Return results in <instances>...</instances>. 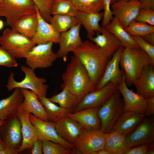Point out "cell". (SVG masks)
I'll list each match as a JSON object with an SVG mask.
<instances>
[{"label":"cell","mask_w":154,"mask_h":154,"mask_svg":"<svg viewBox=\"0 0 154 154\" xmlns=\"http://www.w3.org/2000/svg\"><path fill=\"white\" fill-rule=\"evenodd\" d=\"M124 47L121 46L113 55L106 65L101 80L96 85V90H99L110 82L119 84L122 80L123 74L120 68L119 62Z\"/></svg>","instance_id":"cell-16"},{"label":"cell","mask_w":154,"mask_h":154,"mask_svg":"<svg viewBox=\"0 0 154 154\" xmlns=\"http://www.w3.org/2000/svg\"><path fill=\"white\" fill-rule=\"evenodd\" d=\"M125 30L131 35L143 37L154 33V26L146 23L133 21L127 27Z\"/></svg>","instance_id":"cell-36"},{"label":"cell","mask_w":154,"mask_h":154,"mask_svg":"<svg viewBox=\"0 0 154 154\" xmlns=\"http://www.w3.org/2000/svg\"><path fill=\"white\" fill-rule=\"evenodd\" d=\"M24 96L19 108L31 114L38 118L50 121L45 109L39 100L38 96L30 90L21 88Z\"/></svg>","instance_id":"cell-25"},{"label":"cell","mask_w":154,"mask_h":154,"mask_svg":"<svg viewBox=\"0 0 154 154\" xmlns=\"http://www.w3.org/2000/svg\"><path fill=\"white\" fill-rule=\"evenodd\" d=\"M77 10L85 12L98 13L104 9L103 0H73Z\"/></svg>","instance_id":"cell-35"},{"label":"cell","mask_w":154,"mask_h":154,"mask_svg":"<svg viewBox=\"0 0 154 154\" xmlns=\"http://www.w3.org/2000/svg\"><path fill=\"white\" fill-rule=\"evenodd\" d=\"M144 113L124 111L114 124L112 131L126 136L146 117Z\"/></svg>","instance_id":"cell-23"},{"label":"cell","mask_w":154,"mask_h":154,"mask_svg":"<svg viewBox=\"0 0 154 154\" xmlns=\"http://www.w3.org/2000/svg\"><path fill=\"white\" fill-rule=\"evenodd\" d=\"M29 114L20 108L18 110L17 116L21 123L22 137L21 143L18 149L19 153L31 149L33 143L38 139L36 129L30 120Z\"/></svg>","instance_id":"cell-18"},{"label":"cell","mask_w":154,"mask_h":154,"mask_svg":"<svg viewBox=\"0 0 154 154\" xmlns=\"http://www.w3.org/2000/svg\"><path fill=\"white\" fill-rule=\"evenodd\" d=\"M125 81L124 76L118 85V90L123 97L124 112L131 111L144 113L147 106V101L141 95L129 89Z\"/></svg>","instance_id":"cell-17"},{"label":"cell","mask_w":154,"mask_h":154,"mask_svg":"<svg viewBox=\"0 0 154 154\" xmlns=\"http://www.w3.org/2000/svg\"><path fill=\"white\" fill-rule=\"evenodd\" d=\"M52 42L38 44L28 53L25 58L27 66L34 70L37 68H46L52 66L58 58L53 51Z\"/></svg>","instance_id":"cell-8"},{"label":"cell","mask_w":154,"mask_h":154,"mask_svg":"<svg viewBox=\"0 0 154 154\" xmlns=\"http://www.w3.org/2000/svg\"><path fill=\"white\" fill-rule=\"evenodd\" d=\"M7 146L0 136V151L6 148Z\"/></svg>","instance_id":"cell-51"},{"label":"cell","mask_w":154,"mask_h":154,"mask_svg":"<svg viewBox=\"0 0 154 154\" xmlns=\"http://www.w3.org/2000/svg\"><path fill=\"white\" fill-rule=\"evenodd\" d=\"M38 19L37 12L20 18L11 26L14 31L32 38L37 27Z\"/></svg>","instance_id":"cell-29"},{"label":"cell","mask_w":154,"mask_h":154,"mask_svg":"<svg viewBox=\"0 0 154 154\" xmlns=\"http://www.w3.org/2000/svg\"><path fill=\"white\" fill-rule=\"evenodd\" d=\"M21 69L25 74L24 78L21 81H17L14 78L15 74L10 73L6 88L9 92L15 88L29 90L36 94L38 97H46L48 86L46 84V79L37 76L34 70L25 65H21Z\"/></svg>","instance_id":"cell-5"},{"label":"cell","mask_w":154,"mask_h":154,"mask_svg":"<svg viewBox=\"0 0 154 154\" xmlns=\"http://www.w3.org/2000/svg\"><path fill=\"white\" fill-rule=\"evenodd\" d=\"M38 97L45 109L49 121L56 122L70 112L68 109L57 106L46 97Z\"/></svg>","instance_id":"cell-32"},{"label":"cell","mask_w":154,"mask_h":154,"mask_svg":"<svg viewBox=\"0 0 154 154\" xmlns=\"http://www.w3.org/2000/svg\"><path fill=\"white\" fill-rule=\"evenodd\" d=\"M98 154H114L113 152L105 148L98 151Z\"/></svg>","instance_id":"cell-50"},{"label":"cell","mask_w":154,"mask_h":154,"mask_svg":"<svg viewBox=\"0 0 154 154\" xmlns=\"http://www.w3.org/2000/svg\"><path fill=\"white\" fill-rule=\"evenodd\" d=\"M72 52L84 66L96 86L110 58L98 46L90 40L83 42Z\"/></svg>","instance_id":"cell-2"},{"label":"cell","mask_w":154,"mask_h":154,"mask_svg":"<svg viewBox=\"0 0 154 154\" xmlns=\"http://www.w3.org/2000/svg\"><path fill=\"white\" fill-rule=\"evenodd\" d=\"M4 121L0 119V127L4 123Z\"/></svg>","instance_id":"cell-53"},{"label":"cell","mask_w":154,"mask_h":154,"mask_svg":"<svg viewBox=\"0 0 154 154\" xmlns=\"http://www.w3.org/2000/svg\"><path fill=\"white\" fill-rule=\"evenodd\" d=\"M81 25L79 23L67 31L60 33L59 48L56 52L58 58L67 61V55L82 42L80 35Z\"/></svg>","instance_id":"cell-15"},{"label":"cell","mask_w":154,"mask_h":154,"mask_svg":"<svg viewBox=\"0 0 154 154\" xmlns=\"http://www.w3.org/2000/svg\"><path fill=\"white\" fill-rule=\"evenodd\" d=\"M149 144H143L129 148L123 154H146Z\"/></svg>","instance_id":"cell-43"},{"label":"cell","mask_w":154,"mask_h":154,"mask_svg":"<svg viewBox=\"0 0 154 154\" xmlns=\"http://www.w3.org/2000/svg\"><path fill=\"white\" fill-rule=\"evenodd\" d=\"M36 13L32 0H3L0 2V17L5 18V25L11 27L25 16Z\"/></svg>","instance_id":"cell-7"},{"label":"cell","mask_w":154,"mask_h":154,"mask_svg":"<svg viewBox=\"0 0 154 154\" xmlns=\"http://www.w3.org/2000/svg\"><path fill=\"white\" fill-rule=\"evenodd\" d=\"M38 9L40 13L44 19L47 22L51 16L50 7L54 0H32Z\"/></svg>","instance_id":"cell-39"},{"label":"cell","mask_w":154,"mask_h":154,"mask_svg":"<svg viewBox=\"0 0 154 154\" xmlns=\"http://www.w3.org/2000/svg\"><path fill=\"white\" fill-rule=\"evenodd\" d=\"M36 10L38 24L36 32L32 38L33 42L37 44L51 41L55 44H58L60 33L57 32L50 23L44 19L36 7Z\"/></svg>","instance_id":"cell-22"},{"label":"cell","mask_w":154,"mask_h":154,"mask_svg":"<svg viewBox=\"0 0 154 154\" xmlns=\"http://www.w3.org/2000/svg\"><path fill=\"white\" fill-rule=\"evenodd\" d=\"M36 44L32 38L6 28L0 35V45L13 54L16 58H25Z\"/></svg>","instance_id":"cell-6"},{"label":"cell","mask_w":154,"mask_h":154,"mask_svg":"<svg viewBox=\"0 0 154 154\" xmlns=\"http://www.w3.org/2000/svg\"><path fill=\"white\" fill-rule=\"evenodd\" d=\"M99 108H85L73 113L69 112L66 116L79 123L84 129L100 130L101 123L98 114Z\"/></svg>","instance_id":"cell-21"},{"label":"cell","mask_w":154,"mask_h":154,"mask_svg":"<svg viewBox=\"0 0 154 154\" xmlns=\"http://www.w3.org/2000/svg\"><path fill=\"white\" fill-rule=\"evenodd\" d=\"M31 153L32 154L43 153L42 140L38 139L33 143L31 148Z\"/></svg>","instance_id":"cell-44"},{"label":"cell","mask_w":154,"mask_h":154,"mask_svg":"<svg viewBox=\"0 0 154 154\" xmlns=\"http://www.w3.org/2000/svg\"><path fill=\"white\" fill-rule=\"evenodd\" d=\"M118 85L110 82L101 88L87 93L75 108V112L86 108L100 107L118 89Z\"/></svg>","instance_id":"cell-10"},{"label":"cell","mask_w":154,"mask_h":154,"mask_svg":"<svg viewBox=\"0 0 154 154\" xmlns=\"http://www.w3.org/2000/svg\"><path fill=\"white\" fill-rule=\"evenodd\" d=\"M151 116H146L126 136L129 148L154 141V120Z\"/></svg>","instance_id":"cell-11"},{"label":"cell","mask_w":154,"mask_h":154,"mask_svg":"<svg viewBox=\"0 0 154 154\" xmlns=\"http://www.w3.org/2000/svg\"><path fill=\"white\" fill-rule=\"evenodd\" d=\"M104 11L102 21V27H105L113 18V14L110 8L111 0H103Z\"/></svg>","instance_id":"cell-42"},{"label":"cell","mask_w":154,"mask_h":154,"mask_svg":"<svg viewBox=\"0 0 154 154\" xmlns=\"http://www.w3.org/2000/svg\"><path fill=\"white\" fill-rule=\"evenodd\" d=\"M55 123L59 136L65 141L74 145L84 129L79 123L67 116Z\"/></svg>","instance_id":"cell-19"},{"label":"cell","mask_w":154,"mask_h":154,"mask_svg":"<svg viewBox=\"0 0 154 154\" xmlns=\"http://www.w3.org/2000/svg\"><path fill=\"white\" fill-rule=\"evenodd\" d=\"M112 11L125 28L134 21L140 9L138 0H117L111 4Z\"/></svg>","instance_id":"cell-12"},{"label":"cell","mask_w":154,"mask_h":154,"mask_svg":"<svg viewBox=\"0 0 154 154\" xmlns=\"http://www.w3.org/2000/svg\"><path fill=\"white\" fill-rule=\"evenodd\" d=\"M104 13H93L77 10L75 17L78 22L86 30L89 39L94 37L95 33H100L101 27L100 21L103 19Z\"/></svg>","instance_id":"cell-27"},{"label":"cell","mask_w":154,"mask_h":154,"mask_svg":"<svg viewBox=\"0 0 154 154\" xmlns=\"http://www.w3.org/2000/svg\"><path fill=\"white\" fill-rule=\"evenodd\" d=\"M66 0L69 1H72L73 0Z\"/></svg>","instance_id":"cell-55"},{"label":"cell","mask_w":154,"mask_h":154,"mask_svg":"<svg viewBox=\"0 0 154 154\" xmlns=\"http://www.w3.org/2000/svg\"><path fill=\"white\" fill-rule=\"evenodd\" d=\"M29 118L36 129L38 139L51 141L71 148H74L73 144L66 142L59 136L56 130L55 122L41 120L31 113Z\"/></svg>","instance_id":"cell-14"},{"label":"cell","mask_w":154,"mask_h":154,"mask_svg":"<svg viewBox=\"0 0 154 154\" xmlns=\"http://www.w3.org/2000/svg\"><path fill=\"white\" fill-rule=\"evenodd\" d=\"M0 136L7 147L19 149L22 135L21 123L17 116L4 121L0 127Z\"/></svg>","instance_id":"cell-13"},{"label":"cell","mask_w":154,"mask_h":154,"mask_svg":"<svg viewBox=\"0 0 154 154\" xmlns=\"http://www.w3.org/2000/svg\"><path fill=\"white\" fill-rule=\"evenodd\" d=\"M105 28L118 38L124 48H139L131 36L122 26L116 16L113 17Z\"/></svg>","instance_id":"cell-28"},{"label":"cell","mask_w":154,"mask_h":154,"mask_svg":"<svg viewBox=\"0 0 154 154\" xmlns=\"http://www.w3.org/2000/svg\"><path fill=\"white\" fill-rule=\"evenodd\" d=\"M48 22L59 33L66 31L79 23L75 16L65 15L51 16Z\"/></svg>","instance_id":"cell-31"},{"label":"cell","mask_w":154,"mask_h":154,"mask_svg":"<svg viewBox=\"0 0 154 154\" xmlns=\"http://www.w3.org/2000/svg\"><path fill=\"white\" fill-rule=\"evenodd\" d=\"M3 0H0V2L2 1Z\"/></svg>","instance_id":"cell-57"},{"label":"cell","mask_w":154,"mask_h":154,"mask_svg":"<svg viewBox=\"0 0 154 154\" xmlns=\"http://www.w3.org/2000/svg\"><path fill=\"white\" fill-rule=\"evenodd\" d=\"M77 9L72 1L54 0L51 5V15H65L75 16Z\"/></svg>","instance_id":"cell-34"},{"label":"cell","mask_w":154,"mask_h":154,"mask_svg":"<svg viewBox=\"0 0 154 154\" xmlns=\"http://www.w3.org/2000/svg\"><path fill=\"white\" fill-rule=\"evenodd\" d=\"M23 100L21 89H14L9 96L0 100V119L4 121L17 116Z\"/></svg>","instance_id":"cell-20"},{"label":"cell","mask_w":154,"mask_h":154,"mask_svg":"<svg viewBox=\"0 0 154 154\" xmlns=\"http://www.w3.org/2000/svg\"><path fill=\"white\" fill-rule=\"evenodd\" d=\"M140 9H149L154 10V0H138Z\"/></svg>","instance_id":"cell-46"},{"label":"cell","mask_w":154,"mask_h":154,"mask_svg":"<svg viewBox=\"0 0 154 154\" xmlns=\"http://www.w3.org/2000/svg\"><path fill=\"white\" fill-rule=\"evenodd\" d=\"M147 106L144 114L145 116H152L154 114V96L147 99Z\"/></svg>","instance_id":"cell-45"},{"label":"cell","mask_w":154,"mask_h":154,"mask_svg":"<svg viewBox=\"0 0 154 154\" xmlns=\"http://www.w3.org/2000/svg\"><path fill=\"white\" fill-rule=\"evenodd\" d=\"M154 66L150 64L145 66L140 76L133 84L136 93L146 99L154 96Z\"/></svg>","instance_id":"cell-26"},{"label":"cell","mask_w":154,"mask_h":154,"mask_svg":"<svg viewBox=\"0 0 154 154\" xmlns=\"http://www.w3.org/2000/svg\"><path fill=\"white\" fill-rule=\"evenodd\" d=\"M62 89L66 88L77 98L79 103L86 94L96 89L87 70L80 61L72 56L62 76Z\"/></svg>","instance_id":"cell-1"},{"label":"cell","mask_w":154,"mask_h":154,"mask_svg":"<svg viewBox=\"0 0 154 154\" xmlns=\"http://www.w3.org/2000/svg\"><path fill=\"white\" fill-rule=\"evenodd\" d=\"M106 134L100 130L84 129L74 144L75 148L83 154H90L104 148Z\"/></svg>","instance_id":"cell-9"},{"label":"cell","mask_w":154,"mask_h":154,"mask_svg":"<svg viewBox=\"0 0 154 154\" xmlns=\"http://www.w3.org/2000/svg\"><path fill=\"white\" fill-rule=\"evenodd\" d=\"M14 55L3 47L0 46V66L16 67L18 64Z\"/></svg>","instance_id":"cell-38"},{"label":"cell","mask_w":154,"mask_h":154,"mask_svg":"<svg viewBox=\"0 0 154 154\" xmlns=\"http://www.w3.org/2000/svg\"><path fill=\"white\" fill-rule=\"evenodd\" d=\"M117 0H111V4L116 1Z\"/></svg>","instance_id":"cell-54"},{"label":"cell","mask_w":154,"mask_h":154,"mask_svg":"<svg viewBox=\"0 0 154 154\" xmlns=\"http://www.w3.org/2000/svg\"><path fill=\"white\" fill-rule=\"evenodd\" d=\"M154 154V142L149 144V147L146 154Z\"/></svg>","instance_id":"cell-49"},{"label":"cell","mask_w":154,"mask_h":154,"mask_svg":"<svg viewBox=\"0 0 154 154\" xmlns=\"http://www.w3.org/2000/svg\"><path fill=\"white\" fill-rule=\"evenodd\" d=\"M134 21L142 22L154 25V10L149 9H140Z\"/></svg>","instance_id":"cell-41"},{"label":"cell","mask_w":154,"mask_h":154,"mask_svg":"<svg viewBox=\"0 0 154 154\" xmlns=\"http://www.w3.org/2000/svg\"><path fill=\"white\" fill-rule=\"evenodd\" d=\"M141 37L147 42L154 45V33L148 34Z\"/></svg>","instance_id":"cell-48"},{"label":"cell","mask_w":154,"mask_h":154,"mask_svg":"<svg viewBox=\"0 0 154 154\" xmlns=\"http://www.w3.org/2000/svg\"><path fill=\"white\" fill-rule=\"evenodd\" d=\"M122 0L127 1H129V0Z\"/></svg>","instance_id":"cell-56"},{"label":"cell","mask_w":154,"mask_h":154,"mask_svg":"<svg viewBox=\"0 0 154 154\" xmlns=\"http://www.w3.org/2000/svg\"><path fill=\"white\" fill-rule=\"evenodd\" d=\"M89 40L98 46L110 59L112 56L121 46L120 41L105 27H101L100 33Z\"/></svg>","instance_id":"cell-24"},{"label":"cell","mask_w":154,"mask_h":154,"mask_svg":"<svg viewBox=\"0 0 154 154\" xmlns=\"http://www.w3.org/2000/svg\"><path fill=\"white\" fill-rule=\"evenodd\" d=\"M42 141L43 153L44 154H71L76 153L75 148H69L50 141Z\"/></svg>","instance_id":"cell-37"},{"label":"cell","mask_w":154,"mask_h":154,"mask_svg":"<svg viewBox=\"0 0 154 154\" xmlns=\"http://www.w3.org/2000/svg\"><path fill=\"white\" fill-rule=\"evenodd\" d=\"M150 64H152L150 58L140 48H124L119 65L127 86L133 85L140 76L144 68Z\"/></svg>","instance_id":"cell-3"},{"label":"cell","mask_w":154,"mask_h":154,"mask_svg":"<svg viewBox=\"0 0 154 154\" xmlns=\"http://www.w3.org/2000/svg\"><path fill=\"white\" fill-rule=\"evenodd\" d=\"M62 90L60 92L49 99L53 102L58 104L60 106L67 109L70 111L75 109L79 103L77 98L66 88Z\"/></svg>","instance_id":"cell-33"},{"label":"cell","mask_w":154,"mask_h":154,"mask_svg":"<svg viewBox=\"0 0 154 154\" xmlns=\"http://www.w3.org/2000/svg\"><path fill=\"white\" fill-rule=\"evenodd\" d=\"M129 148L125 136L114 131L106 134L105 149L114 154H123Z\"/></svg>","instance_id":"cell-30"},{"label":"cell","mask_w":154,"mask_h":154,"mask_svg":"<svg viewBox=\"0 0 154 154\" xmlns=\"http://www.w3.org/2000/svg\"><path fill=\"white\" fill-rule=\"evenodd\" d=\"M3 22L1 20H0V30H1L4 27Z\"/></svg>","instance_id":"cell-52"},{"label":"cell","mask_w":154,"mask_h":154,"mask_svg":"<svg viewBox=\"0 0 154 154\" xmlns=\"http://www.w3.org/2000/svg\"><path fill=\"white\" fill-rule=\"evenodd\" d=\"M19 153L18 149H12L7 147L0 151V154H17Z\"/></svg>","instance_id":"cell-47"},{"label":"cell","mask_w":154,"mask_h":154,"mask_svg":"<svg viewBox=\"0 0 154 154\" xmlns=\"http://www.w3.org/2000/svg\"><path fill=\"white\" fill-rule=\"evenodd\" d=\"M121 95L118 89L98 109L100 130L105 134L112 130L115 123L124 112V102Z\"/></svg>","instance_id":"cell-4"},{"label":"cell","mask_w":154,"mask_h":154,"mask_svg":"<svg viewBox=\"0 0 154 154\" xmlns=\"http://www.w3.org/2000/svg\"><path fill=\"white\" fill-rule=\"evenodd\" d=\"M131 36L139 47L143 50L148 55L152 64L154 65V45L146 41L141 36Z\"/></svg>","instance_id":"cell-40"}]
</instances>
